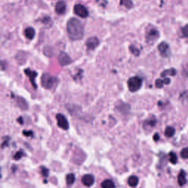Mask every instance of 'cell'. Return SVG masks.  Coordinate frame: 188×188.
Segmentation results:
<instances>
[{"label": "cell", "instance_id": "484cf974", "mask_svg": "<svg viewBox=\"0 0 188 188\" xmlns=\"http://www.w3.org/2000/svg\"><path fill=\"white\" fill-rule=\"evenodd\" d=\"M181 33H182L183 37H188V25H185V27H182V29H181Z\"/></svg>", "mask_w": 188, "mask_h": 188}, {"label": "cell", "instance_id": "e0dca14e", "mask_svg": "<svg viewBox=\"0 0 188 188\" xmlns=\"http://www.w3.org/2000/svg\"><path fill=\"white\" fill-rule=\"evenodd\" d=\"M177 74V71L174 69H170L165 70L161 73L162 77H165L166 76H175Z\"/></svg>", "mask_w": 188, "mask_h": 188}, {"label": "cell", "instance_id": "836d02e7", "mask_svg": "<svg viewBox=\"0 0 188 188\" xmlns=\"http://www.w3.org/2000/svg\"><path fill=\"white\" fill-rule=\"evenodd\" d=\"M9 141V138H7V141H6V139H5V141H4L2 143V148L5 147V145H7V143H8L7 141Z\"/></svg>", "mask_w": 188, "mask_h": 188}, {"label": "cell", "instance_id": "4316f807", "mask_svg": "<svg viewBox=\"0 0 188 188\" xmlns=\"http://www.w3.org/2000/svg\"><path fill=\"white\" fill-rule=\"evenodd\" d=\"M23 156V152L21 151H18V152L16 153V154L13 156V159L15 160H19V159H21Z\"/></svg>", "mask_w": 188, "mask_h": 188}, {"label": "cell", "instance_id": "ac0fdd59", "mask_svg": "<svg viewBox=\"0 0 188 188\" xmlns=\"http://www.w3.org/2000/svg\"><path fill=\"white\" fill-rule=\"evenodd\" d=\"M17 102H18V105L19 106V107L21 108V110H27V108H28L27 103L26 102L25 100L23 99L22 98H21V97L18 98Z\"/></svg>", "mask_w": 188, "mask_h": 188}, {"label": "cell", "instance_id": "f546056e", "mask_svg": "<svg viewBox=\"0 0 188 188\" xmlns=\"http://www.w3.org/2000/svg\"><path fill=\"white\" fill-rule=\"evenodd\" d=\"M23 135L26 136V137H33V133L32 131H27V130H25V131H23Z\"/></svg>", "mask_w": 188, "mask_h": 188}, {"label": "cell", "instance_id": "cb8c5ba5", "mask_svg": "<svg viewBox=\"0 0 188 188\" xmlns=\"http://www.w3.org/2000/svg\"><path fill=\"white\" fill-rule=\"evenodd\" d=\"M181 157L183 159H188V148H185L181 150Z\"/></svg>", "mask_w": 188, "mask_h": 188}, {"label": "cell", "instance_id": "7c38bea8", "mask_svg": "<svg viewBox=\"0 0 188 188\" xmlns=\"http://www.w3.org/2000/svg\"><path fill=\"white\" fill-rule=\"evenodd\" d=\"M65 11H66V5L63 1H60L56 4L55 6V11L57 12V14L62 15V14L65 13Z\"/></svg>", "mask_w": 188, "mask_h": 188}, {"label": "cell", "instance_id": "4fadbf2b", "mask_svg": "<svg viewBox=\"0 0 188 188\" xmlns=\"http://www.w3.org/2000/svg\"><path fill=\"white\" fill-rule=\"evenodd\" d=\"M187 182V180H186V173L184 171H181L180 173L178 175V184L179 186L182 187Z\"/></svg>", "mask_w": 188, "mask_h": 188}, {"label": "cell", "instance_id": "277c9868", "mask_svg": "<svg viewBox=\"0 0 188 188\" xmlns=\"http://www.w3.org/2000/svg\"><path fill=\"white\" fill-rule=\"evenodd\" d=\"M56 119H57V125L60 128L63 129L64 130H67L69 129V123L67 121V119L65 118L63 114L59 113L57 114V116H56Z\"/></svg>", "mask_w": 188, "mask_h": 188}, {"label": "cell", "instance_id": "8992f818", "mask_svg": "<svg viewBox=\"0 0 188 188\" xmlns=\"http://www.w3.org/2000/svg\"><path fill=\"white\" fill-rule=\"evenodd\" d=\"M159 37V33L157 29H152L151 30L148 32L146 35V41L150 44H152L158 39Z\"/></svg>", "mask_w": 188, "mask_h": 188}, {"label": "cell", "instance_id": "8fae6325", "mask_svg": "<svg viewBox=\"0 0 188 188\" xmlns=\"http://www.w3.org/2000/svg\"><path fill=\"white\" fill-rule=\"evenodd\" d=\"M25 72L26 74V75L29 78V80H30L32 85H33V86L35 88H37V85H36V83L35 82V77H37L38 74L37 72L34 71H32V70L29 69H27L25 70Z\"/></svg>", "mask_w": 188, "mask_h": 188}, {"label": "cell", "instance_id": "1f68e13d", "mask_svg": "<svg viewBox=\"0 0 188 188\" xmlns=\"http://www.w3.org/2000/svg\"><path fill=\"white\" fill-rule=\"evenodd\" d=\"M153 138H154V140L155 141H159V134H157V133H156L154 135V137H153Z\"/></svg>", "mask_w": 188, "mask_h": 188}, {"label": "cell", "instance_id": "83f0119b", "mask_svg": "<svg viewBox=\"0 0 188 188\" xmlns=\"http://www.w3.org/2000/svg\"><path fill=\"white\" fill-rule=\"evenodd\" d=\"M130 51H132V53L133 54V55H139V54H140V51L138 49H137V48L136 47H134L133 46H131V47H130Z\"/></svg>", "mask_w": 188, "mask_h": 188}, {"label": "cell", "instance_id": "e575fe53", "mask_svg": "<svg viewBox=\"0 0 188 188\" xmlns=\"http://www.w3.org/2000/svg\"><path fill=\"white\" fill-rule=\"evenodd\" d=\"M18 122H19L20 123H21V124H23V120H22V118L21 117H20V118H19V119H18Z\"/></svg>", "mask_w": 188, "mask_h": 188}, {"label": "cell", "instance_id": "7a4b0ae2", "mask_svg": "<svg viewBox=\"0 0 188 188\" xmlns=\"http://www.w3.org/2000/svg\"><path fill=\"white\" fill-rule=\"evenodd\" d=\"M58 79L56 77H51L49 74H43L41 77V85L46 89H51L57 85Z\"/></svg>", "mask_w": 188, "mask_h": 188}, {"label": "cell", "instance_id": "9c48e42d", "mask_svg": "<svg viewBox=\"0 0 188 188\" xmlns=\"http://www.w3.org/2000/svg\"><path fill=\"white\" fill-rule=\"evenodd\" d=\"M99 44V41L95 37H91L87 40L86 41V46L89 50H93L96 49Z\"/></svg>", "mask_w": 188, "mask_h": 188}, {"label": "cell", "instance_id": "3957f363", "mask_svg": "<svg viewBox=\"0 0 188 188\" xmlns=\"http://www.w3.org/2000/svg\"><path fill=\"white\" fill-rule=\"evenodd\" d=\"M128 87L131 92H136L141 88L142 86V79L137 77H131L128 80Z\"/></svg>", "mask_w": 188, "mask_h": 188}, {"label": "cell", "instance_id": "4dcf8cb0", "mask_svg": "<svg viewBox=\"0 0 188 188\" xmlns=\"http://www.w3.org/2000/svg\"><path fill=\"white\" fill-rule=\"evenodd\" d=\"M183 75L185 76V77H188V65H186L183 68V71H182Z\"/></svg>", "mask_w": 188, "mask_h": 188}, {"label": "cell", "instance_id": "9a60e30c", "mask_svg": "<svg viewBox=\"0 0 188 188\" xmlns=\"http://www.w3.org/2000/svg\"><path fill=\"white\" fill-rule=\"evenodd\" d=\"M101 188H115V185L112 180L106 179L101 183Z\"/></svg>", "mask_w": 188, "mask_h": 188}, {"label": "cell", "instance_id": "ba28073f", "mask_svg": "<svg viewBox=\"0 0 188 188\" xmlns=\"http://www.w3.org/2000/svg\"><path fill=\"white\" fill-rule=\"evenodd\" d=\"M58 61L59 63L60 64V65H62V66L68 65L71 63V60L69 57V56L66 53L64 52H61L60 54L58 57Z\"/></svg>", "mask_w": 188, "mask_h": 188}, {"label": "cell", "instance_id": "2e32d148", "mask_svg": "<svg viewBox=\"0 0 188 188\" xmlns=\"http://www.w3.org/2000/svg\"><path fill=\"white\" fill-rule=\"evenodd\" d=\"M138 182L139 179L136 176H132V177L129 178V180H128V184L131 187H136V186L138 185Z\"/></svg>", "mask_w": 188, "mask_h": 188}, {"label": "cell", "instance_id": "d4e9b609", "mask_svg": "<svg viewBox=\"0 0 188 188\" xmlns=\"http://www.w3.org/2000/svg\"><path fill=\"white\" fill-rule=\"evenodd\" d=\"M164 81L162 80V79H158L156 80L155 82V85L156 87H158V88H161V87H163V85H164Z\"/></svg>", "mask_w": 188, "mask_h": 188}, {"label": "cell", "instance_id": "603a6c76", "mask_svg": "<svg viewBox=\"0 0 188 188\" xmlns=\"http://www.w3.org/2000/svg\"><path fill=\"white\" fill-rule=\"evenodd\" d=\"M145 123H146L148 125H149L150 127H154V126H155L156 123H157V120H156L155 118L153 116V117H151L150 119L147 120V121H145Z\"/></svg>", "mask_w": 188, "mask_h": 188}, {"label": "cell", "instance_id": "44dd1931", "mask_svg": "<svg viewBox=\"0 0 188 188\" xmlns=\"http://www.w3.org/2000/svg\"><path fill=\"white\" fill-rule=\"evenodd\" d=\"M121 4L124 5L127 8H132L133 7V3L131 0H121Z\"/></svg>", "mask_w": 188, "mask_h": 188}, {"label": "cell", "instance_id": "d6a6232c", "mask_svg": "<svg viewBox=\"0 0 188 188\" xmlns=\"http://www.w3.org/2000/svg\"><path fill=\"white\" fill-rule=\"evenodd\" d=\"M163 81L165 85H168V84H170V83H171V79H170L169 78H165Z\"/></svg>", "mask_w": 188, "mask_h": 188}, {"label": "cell", "instance_id": "52a82bcc", "mask_svg": "<svg viewBox=\"0 0 188 188\" xmlns=\"http://www.w3.org/2000/svg\"><path fill=\"white\" fill-rule=\"evenodd\" d=\"M158 50H159L160 55L163 57H167L171 55V51H170L169 46L165 42H162L158 46Z\"/></svg>", "mask_w": 188, "mask_h": 188}, {"label": "cell", "instance_id": "f1b7e54d", "mask_svg": "<svg viewBox=\"0 0 188 188\" xmlns=\"http://www.w3.org/2000/svg\"><path fill=\"white\" fill-rule=\"evenodd\" d=\"M41 173L44 177H47L49 176V170L45 167H41Z\"/></svg>", "mask_w": 188, "mask_h": 188}, {"label": "cell", "instance_id": "30bf717a", "mask_svg": "<svg viewBox=\"0 0 188 188\" xmlns=\"http://www.w3.org/2000/svg\"><path fill=\"white\" fill-rule=\"evenodd\" d=\"M95 179L91 174H85L82 178V182L86 187H91L94 184Z\"/></svg>", "mask_w": 188, "mask_h": 188}, {"label": "cell", "instance_id": "ffe728a7", "mask_svg": "<svg viewBox=\"0 0 188 188\" xmlns=\"http://www.w3.org/2000/svg\"><path fill=\"white\" fill-rule=\"evenodd\" d=\"M75 175L73 173H69L66 176V183L68 185H71L74 183L75 181Z\"/></svg>", "mask_w": 188, "mask_h": 188}, {"label": "cell", "instance_id": "d6986e66", "mask_svg": "<svg viewBox=\"0 0 188 188\" xmlns=\"http://www.w3.org/2000/svg\"><path fill=\"white\" fill-rule=\"evenodd\" d=\"M175 134V129L172 127H166L165 130V135L167 137H171L174 135Z\"/></svg>", "mask_w": 188, "mask_h": 188}, {"label": "cell", "instance_id": "5bb4252c", "mask_svg": "<svg viewBox=\"0 0 188 188\" xmlns=\"http://www.w3.org/2000/svg\"><path fill=\"white\" fill-rule=\"evenodd\" d=\"M25 37L27 38L32 40L34 37H35V29H34L33 27L26 28V29L25 30Z\"/></svg>", "mask_w": 188, "mask_h": 188}, {"label": "cell", "instance_id": "6da1fadb", "mask_svg": "<svg viewBox=\"0 0 188 188\" xmlns=\"http://www.w3.org/2000/svg\"><path fill=\"white\" fill-rule=\"evenodd\" d=\"M67 33L69 38L73 41L80 40L83 37L84 29L81 21L72 18L67 22Z\"/></svg>", "mask_w": 188, "mask_h": 188}, {"label": "cell", "instance_id": "5b68a950", "mask_svg": "<svg viewBox=\"0 0 188 188\" xmlns=\"http://www.w3.org/2000/svg\"><path fill=\"white\" fill-rule=\"evenodd\" d=\"M74 13L77 14L78 16L81 18L85 19V18H87V16H88L87 10L86 9L85 6L80 5V4H77V5H76L74 6Z\"/></svg>", "mask_w": 188, "mask_h": 188}, {"label": "cell", "instance_id": "7402d4cb", "mask_svg": "<svg viewBox=\"0 0 188 188\" xmlns=\"http://www.w3.org/2000/svg\"><path fill=\"white\" fill-rule=\"evenodd\" d=\"M169 160L172 164H176L177 163V154L173 152H171L169 154Z\"/></svg>", "mask_w": 188, "mask_h": 188}]
</instances>
